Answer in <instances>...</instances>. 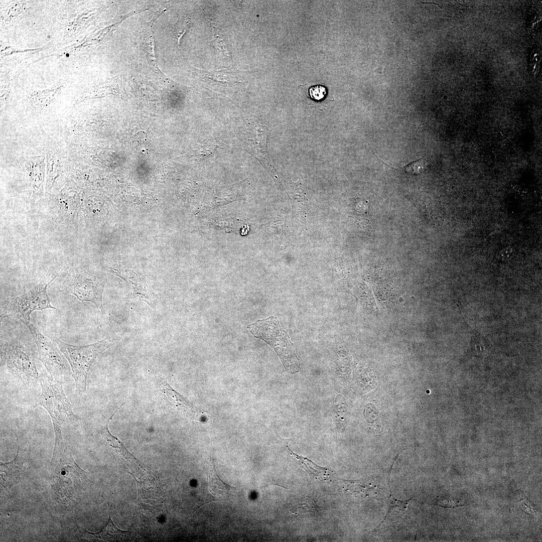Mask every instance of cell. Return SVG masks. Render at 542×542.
<instances>
[{"label":"cell","mask_w":542,"mask_h":542,"mask_svg":"<svg viewBox=\"0 0 542 542\" xmlns=\"http://www.w3.org/2000/svg\"><path fill=\"white\" fill-rule=\"evenodd\" d=\"M51 339L57 345L68 361L74 379L76 391L83 394L86 391L88 372L96 358L112 345L108 339L85 345H73L62 341L56 336Z\"/></svg>","instance_id":"obj_3"},{"label":"cell","mask_w":542,"mask_h":542,"mask_svg":"<svg viewBox=\"0 0 542 542\" xmlns=\"http://www.w3.org/2000/svg\"><path fill=\"white\" fill-rule=\"evenodd\" d=\"M17 444L18 450L14 459L8 462H0L1 485L9 493L11 487L21 480L25 470L26 452L18 441Z\"/></svg>","instance_id":"obj_9"},{"label":"cell","mask_w":542,"mask_h":542,"mask_svg":"<svg viewBox=\"0 0 542 542\" xmlns=\"http://www.w3.org/2000/svg\"><path fill=\"white\" fill-rule=\"evenodd\" d=\"M157 383L161 391L167 397L168 400L176 408L183 413L193 417H199L200 416V412L197 408L191 402L186 400L181 394L175 390L166 380L161 378H159L157 379Z\"/></svg>","instance_id":"obj_10"},{"label":"cell","mask_w":542,"mask_h":542,"mask_svg":"<svg viewBox=\"0 0 542 542\" xmlns=\"http://www.w3.org/2000/svg\"><path fill=\"white\" fill-rule=\"evenodd\" d=\"M347 482L346 490L356 495L364 497H374L379 492L380 488L371 483L360 480L349 481Z\"/></svg>","instance_id":"obj_15"},{"label":"cell","mask_w":542,"mask_h":542,"mask_svg":"<svg viewBox=\"0 0 542 542\" xmlns=\"http://www.w3.org/2000/svg\"><path fill=\"white\" fill-rule=\"evenodd\" d=\"M67 54V56H69L68 54Z\"/></svg>","instance_id":"obj_21"},{"label":"cell","mask_w":542,"mask_h":542,"mask_svg":"<svg viewBox=\"0 0 542 542\" xmlns=\"http://www.w3.org/2000/svg\"><path fill=\"white\" fill-rule=\"evenodd\" d=\"M1 361L7 368L26 386L35 384L39 380L35 360L26 349L17 344L5 343L1 346Z\"/></svg>","instance_id":"obj_6"},{"label":"cell","mask_w":542,"mask_h":542,"mask_svg":"<svg viewBox=\"0 0 542 542\" xmlns=\"http://www.w3.org/2000/svg\"><path fill=\"white\" fill-rule=\"evenodd\" d=\"M288 449L291 455L298 460L299 465L307 472L311 479L322 483H329L331 481L332 471L328 468L319 466L310 459L295 454L288 447Z\"/></svg>","instance_id":"obj_11"},{"label":"cell","mask_w":542,"mask_h":542,"mask_svg":"<svg viewBox=\"0 0 542 542\" xmlns=\"http://www.w3.org/2000/svg\"><path fill=\"white\" fill-rule=\"evenodd\" d=\"M52 463L50 486L54 497L63 503L78 499L84 490L86 472L79 467L66 448L62 455L52 459Z\"/></svg>","instance_id":"obj_2"},{"label":"cell","mask_w":542,"mask_h":542,"mask_svg":"<svg viewBox=\"0 0 542 542\" xmlns=\"http://www.w3.org/2000/svg\"><path fill=\"white\" fill-rule=\"evenodd\" d=\"M191 22L189 19L183 18L179 19L175 28L174 34L177 38L178 45L180 46V41L182 36L191 27Z\"/></svg>","instance_id":"obj_17"},{"label":"cell","mask_w":542,"mask_h":542,"mask_svg":"<svg viewBox=\"0 0 542 542\" xmlns=\"http://www.w3.org/2000/svg\"><path fill=\"white\" fill-rule=\"evenodd\" d=\"M124 277L123 279L127 281L130 285L133 294L139 296L149 305H152L154 301L153 294L146 282L130 271H126Z\"/></svg>","instance_id":"obj_12"},{"label":"cell","mask_w":542,"mask_h":542,"mask_svg":"<svg viewBox=\"0 0 542 542\" xmlns=\"http://www.w3.org/2000/svg\"><path fill=\"white\" fill-rule=\"evenodd\" d=\"M109 516L106 525L98 532H88V533L93 537L106 541L122 540L127 535L128 531L121 530L114 525L111 518L109 508Z\"/></svg>","instance_id":"obj_14"},{"label":"cell","mask_w":542,"mask_h":542,"mask_svg":"<svg viewBox=\"0 0 542 542\" xmlns=\"http://www.w3.org/2000/svg\"><path fill=\"white\" fill-rule=\"evenodd\" d=\"M247 329L255 338L263 340L274 349L289 372L293 374L300 370L294 344L288 333L282 329L277 317L271 316L257 320L249 325Z\"/></svg>","instance_id":"obj_4"},{"label":"cell","mask_w":542,"mask_h":542,"mask_svg":"<svg viewBox=\"0 0 542 542\" xmlns=\"http://www.w3.org/2000/svg\"><path fill=\"white\" fill-rule=\"evenodd\" d=\"M326 88L321 85L311 86L309 88V96L315 101H320L325 97L327 94Z\"/></svg>","instance_id":"obj_19"},{"label":"cell","mask_w":542,"mask_h":542,"mask_svg":"<svg viewBox=\"0 0 542 542\" xmlns=\"http://www.w3.org/2000/svg\"><path fill=\"white\" fill-rule=\"evenodd\" d=\"M56 277L48 282H41L27 293L12 300L10 303V311L26 324L30 323V314L34 311L46 309L57 310L51 304L47 293L48 286Z\"/></svg>","instance_id":"obj_8"},{"label":"cell","mask_w":542,"mask_h":542,"mask_svg":"<svg viewBox=\"0 0 542 542\" xmlns=\"http://www.w3.org/2000/svg\"><path fill=\"white\" fill-rule=\"evenodd\" d=\"M39 380L41 391L38 405L43 407L49 413L55 433V445L52 458L53 459L62 455L66 448L61 434L62 425L66 420L74 422L78 418L73 413L71 404L64 393L61 378L42 373L39 376Z\"/></svg>","instance_id":"obj_1"},{"label":"cell","mask_w":542,"mask_h":542,"mask_svg":"<svg viewBox=\"0 0 542 542\" xmlns=\"http://www.w3.org/2000/svg\"><path fill=\"white\" fill-rule=\"evenodd\" d=\"M36 344L39 359L51 377L61 378L71 373L66 359L53 341L43 335L31 323L25 324Z\"/></svg>","instance_id":"obj_7"},{"label":"cell","mask_w":542,"mask_h":542,"mask_svg":"<svg viewBox=\"0 0 542 542\" xmlns=\"http://www.w3.org/2000/svg\"><path fill=\"white\" fill-rule=\"evenodd\" d=\"M426 161L421 159L410 163L404 167L406 172L412 174H419L423 171L426 168Z\"/></svg>","instance_id":"obj_18"},{"label":"cell","mask_w":542,"mask_h":542,"mask_svg":"<svg viewBox=\"0 0 542 542\" xmlns=\"http://www.w3.org/2000/svg\"><path fill=\"white\" fill-rule=\"evenodd\" d=\"M122 404L115 413L108 419L104 428V435L109 446L114 449L119 457L128 463H138L137 459L127 450L123 444L109 431L108 425L113 416L122 406Z\"/></svg>","instance_id":"obj_13"},{"label":"cell","mask_w":542,"mask_h":542,"mask_svg":"<svg viewBox=\"0 0 542 542\" xmlns=\"http://www.w3.org/2000/svg\"><path fill=\"white\" fill-rule=\"evenodd\" d=\"M460 501L452 498L439 497L436 500V504L445 507H454L460 505Z\"/></svg>","instance_id":"obj_20"},{"label":"cell","mask_w":542,"mask_h":542,"mask_svg":"<svg viewBox=\"0 0 542 542\" xmlns=\"http://www.w3.org/2000/svg\"><path fill=\"white\" fill-rule=\"evenodd\" d=\"M106 281L93 276L80 266L70 273L62 288V292L75 296L79 300L92 303L102 313V295Z\"/></svg>","instance_id":"obj_5"},{"label":"cell","mask_w":542,"mask_h":542,"mask_svg":"<svg viewBox=\"0 0 542 542\" xmlns=\"http://www.w3.org/2000/svg\"><path fill=\"white\" fill-rule=\"evenodd\" d=\"M412 498H410L408 500H400L395 498L391 495V490H390V494L389 496V503H388V510L386 513L385 516L391 512H404L406 509L407 506L409 502L412 500Z\"/></svg>","instance_id":"obj_16"}]
</instances>
